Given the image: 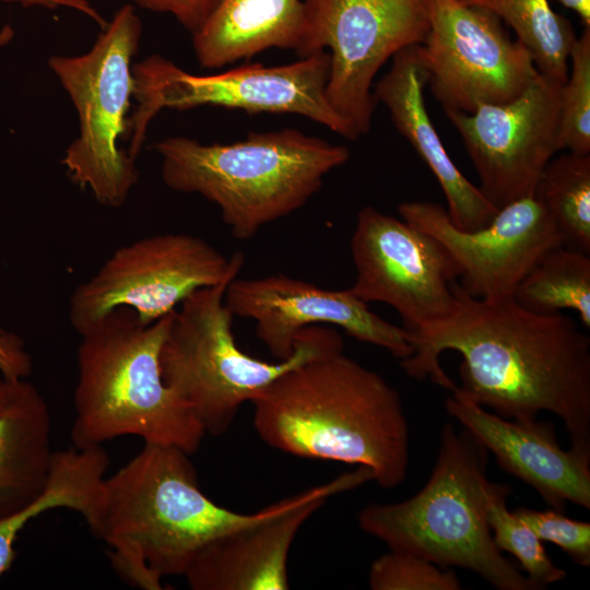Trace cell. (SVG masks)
Returning a JSON list of instances; mask_svg holds the SVG:
<instances>
[{
    "instance_id": "obj_1",
    "label": "cell",
    "mask_w": 590,
    "mask_h": 590,
    "mask_svg": "<svg viewBox=\"0 0 590 590\" xmlns=\"http://www.w3.org/2000/svg\"><path fill=\"white\" fill-rule=\"evenodd\" d=\"M457 296L447 320L412 334L414 353L401 361L406 375L451 391L457 385L439 357L456 351L460 388L476 403L519 422L551 412L570 447L590 456V337L562 312H532L514 298H474L459 283Z\"/></svg>"
},
{
    "instance_id": "obj_2",
    "label": "cell",
    "mask_w": 590,
    "mask_h": 590,
    "mask_svg": "<svg viewBox=\"0 0 590 590\" xmlns=\"http://www.w3.org/2000/svg\"><path fill=\"white\" fill-rule=\"evenodd\" d=\"M250 402L255 429L268 446L368 467L387 489L404 482L410 433L400 393L343 352L288 369Z\"/></svg>"
},
{
    "instance_id": "obj_3",
    "label": "cell",
    "mask_w": 590,
    "mask_h": 590,
    "mask_svg": "<svg viewBox=\"0 0 590 590\" xmlns=\"http://www.w3.org/2000/svg\"><path fill=\"white\" fill-rule=\"evenodd\" d=\"M189 456L176 447L144 444L105 479L93 534L108 545L117 574L141 589L161 590L162 579L184 575L205 543L276 507L239 514L216 505L201 491Z\"/></svg>"
},
{
    "instance_id": "obj_4",
    "label": "cell",
    "mask_w": 590,
    "mask_h": 590,
    "mask_svg": "<svg viewBox=\"0 0 590 590\" xmlns=\"http://www.w3.org/2000/svg\"><path fill=\"white\" fill-rule=\"evenodd\" d=\"M154 150L165 185L216 204L232 236L243 240L304 206L350 158L346 146L293 128L251 132L234 143L170 137Z\"/></svg>"
},
{
    "instance_id": "obj_5",
    "label": "cell",
    "mask_w": 590,
    "mask_h": 590,
    "mask_svg": "<svg viewBox=\"0 0 590 590\" xmlns=\"http://www.w3.org/2000/svg\"><path fill=\"white\" fill-rule=\"evenodd\" d=\"M173 311L143 324L133 310L118 307L81 334L71 428L75 448L137 436L188 455L199 449L205 432L165 385L160 368Z\"/></svg>"
},
{
    "instance_id": "obj_6",
    "label": "cell",
    "mask_w": 590,
    "mask_h": 590,
    "mask_svg": "<svg viewBox=\"0 0 590 590\" xmlns=\"http://www.w3.org/2000/svg\"><path fill=\"white\" fill-rule=\"evenodd\" d=\"M487 451L465 429L441 430L432 474L400 503L369 504L359 528L390 551L476 573L498 590H538L496 547L486 519Z\"/></svg>"
},
{
    "instance_id": "obj_7",
    "label": "cell",
    "mask_w": 590,
    "mask_h": 590,
    "mask_svg": "<svg viewBox=\"0 0 590 590\" xmlns=\"http://www.w3.org/2000/svg\"><path fill=\"white\" fill-rule=\"evenodd\" d=\"M229 283L203 287L186 297L172 314L160 352L165 385L212 436L226 433L243 403L288 369L343 352L338 331L310 326L298 333L286 359L270 363L246 354L236 344L234 315L225 303Z\"/></svg>"
},
{
    "instance_id": "obj_8",
    "label": "cell",
    "mask_w": 590,
    "mask_h": 590,
    "mask_svg": "<svg viewBox=\"0 0 590 590\" xmlns=\"http://www.w3.org/2000/svg\"><path fill=\"white\" fill-rule=\"evenodd\" d=\"M141 21L126 4L81 56H52L48 66L69 94L79 116V137L61 161L81 188L105 206L119 208L137 184L139 172L119 139L128 128L133 96L132 58L138 51Z\"/></svg>"
},
{
    "instance_id": "obj_9",
    "label": "cell",
    "mask_w": 590,
    "mask_h": 590,
    "mask_svg": "<svg viewBox=\"0 0 590 590\" xmlns=\"http://www.w3.org/2000/svg\"><path fill=\"white\" fill-rule=\"evenodd\" d=\"M329 69L330 56L326 50L288 64L249 63L212 75L188 73L164 57L150 56L132 66L138 105L128 120V153L137 158L148 125L161 109L185 110L204 105L250 114H296L355 140V130L327 98Z\"/></svg>"
},
{
    "instance_id": "obj_10",
    "label": "cell",
    "mask_w": 590,
    "mask_h": 590,
    "mask_svg": "<svg viewBox=\"0 0 590 590\" xmlns=\"http://www.w3.org/2000/svg\"><path fill=\"white\" fill-rule=\"evenodd\" d=\"M243 252L224 256L206 240L187 233H164L127 244L79 284L69 320L81 335L118 307L151 324L176 309L191 293L232 282L244 267Z\"/></svg>"
},
{
    "instance_id": "obj_11",
    "label": "cell",
    "mask_w": 590,
    "mask_h": 590,
    "mask_svg": "<svg viewBox=\"0 0 590 590\" xmlns=\"http://www.w3.org/2000/svg\"><path fill=\"white\" fill-rule=\"evenodd\" d=\"M428 0H304L305 30L296 54L330 51L326 87L332 108L367 134L376 107L374 79L403 48L424 42Z\"/></svg>"
},
{
    "instance_id": "obj_12",
    "label": "cell",
    "mask_w": 590,
    "mask_h": 590,
    "mask_svg": "<svg viewBox=\"0 0 590 590\" xmlns=\"http://www.w3.org/2000/svg\"><path fill=\"white\" fill-rule=\"evenodd\" d=\"M427 14L428 33L414 50L445 111L508 103L538 78L529 51L492 12L459 0H428Z\"/></svg>"
},
{
    "instance_id": "obj_13",
    "label": "cell",
    "mask_w": 590,
    "mask_h": 590,
    "mask_svg": "<svg viewBox=\"0 0 590 590\" xmlns=\"http://www.w3.org/2000/svg\"><path fill=\"white\" fill-rule=\"evenodd\" d=\"M350 247L356 276L347 290L366 304L392 307L411 334L453 314L457 272L432 235L367 205L357 214Z\"/></svg>"
},
{
    "instance_id": "obj_14",
    "label": "cell",
    "mask_w": 590,
    "mask_h": 590,
    "mask_svg": "<svg viewBox=\"0 0 590 590\" xmlns=\"http://www.w3.org/2000/svg\"><path fill=\"white\" fill-rule=\"evenodd\" d=\"M559 84L539 73L518 97L479 105L473 113L447 110L480 179L497 209L534 194L546 165L563 150Z\"/></svg>"
},
{
    "instance_id": "obj_15",
    "label": "cell",
    "mask_w": 590,
    "mask_h": 590,
    "mask_svg": "<svg viewBox=\"0 0 590 590\" xmlns=\"http://www.w3.org/2000/svg\"><path fill=\"white\" fill-rule=\"evenodd\" d=\"M398 212L402 220L442 245L458 283L479 299L512 298L516 286L536 260L562 246L550 214L535 194L498 209L487 225L471 232L456 227L438 203L403 202Z\"/></svg>"
},
{
    "instance_id": "obj_16",
    "label": "cell",
    "mask_w": 590,
    "mask_h": 590,
    "mask_svg": "<svg viewBox=\"0 0 590 590\" xmlns=\"http://www.w3.org/2000/svg\"><path fill=\"white\" fill-rule=\"evenodd\" d=\"M225 303L234 316L255 321L258 339L278 361L293 354L303 329L318 323L339 327L401 361L414 353L410 331L376 315L347 288L326 290L285 274L236 278L227 285Z\"/></svg>"
},
{
    "instance_id": "obj_17",
    "label": "cell",
    "mask_w": 590,
    "mask_h": 590,
    "mask_svg": "<svg viewBox=\"0 0 590 590\" xmlns=\"http://www.w3.org/2000/svg\"><path fill=\"white\" fill-rule=\"evenodd\" d=\"M374 481L365 465L276 503L267 517L205 543L184 573L193 590H285L288 554L300 528L331 496Z\"/></svg>"
},
{
    "instance_id": "obj_18",
    "label": "cell",
    "mask_w": 590,
    "mask_h": 590,
    "mask_svg": "<svg viewBox=\"0 0 590 590\" xmlns=\"http://www.w3.org/2000/svg\"><path fill=\"white\" fill-rule=\"evenodd\" d=\"M445 409L503 470L533 487L552 509L564 512L567 503L590 509V456L564 450L551 423L504 418L458 386Z\"/></svg>"
},
{
    "instance_id": "obj_19",
    "label": "cell",
    "mask_w": 590,
    "mask_h": 590,
    "mask_svg": "<svg viewBox=\"0 0 590 590\" xmlns=\"http://www.w3.org/2000/svg\"><path fill=\"white\" fill-rule=\"evenodd\" d=\"M425 73L414 46L392 57L388 72L374 86L397 130L409 141L434 174L447 200V212L456 227L471 232L487 225L498 209L473 185L448 155L424 101Z\"/></svg>"
},
{
    "instance_id": "obj_20",
    "label": "cell",
    "mask_w": 590,
    "mask_h": 590,
    "mask_svg": "<svg viewBox=\"0 0 590 590\" xmlns=\"http://www.w3.org/2000/svg\"><path fill=\"white\" fill-rule=\"evenodd\" d=\"M51 415L37 388L0 376V518L44 489L54 457Z\"/></svg>"
},
{
    "instance_id": "obj_21",
    "label": "cell",
    "mask_w": 590,
    "mask_h": 590,
    "mask_svg": "<svg viewBox=\"0 0 590 590\" xmlns=\"http://www.w3.org/2000/svg\"><path fill=\"white\" fill-rule=\"evenodd\" d=\"M304 30V0H221L192 44L201 67L214 69L271 48L296 52Z\"/></svg>"
},
{
    "instance_id": "obj_22",
    "label": "cell",
    "mask_w": 590,
    "mask_h": 590,
    "mask_svg": "<svg viewBox=\"0 0 590 590\" xmlns=\"http://www.w3.org/2000/svg\"><path fill=\"white\" fill-rule=\"evenodd\" d=\"M109 457L101 447L70 448L54 452L43 492L15 512L0 518V577L11 567L13 544L28 521L54 508L78 511L93 533L97 527Z\"/></svg>"
},
{
    "instance_id": "obj_23",
    "label": "cell",
    "mask_w": 590,
    "mask_h": 590,
    "mask_svg": "<svg viewBox=\"0 0 590 590\" xmlns=\"http://www.w3.org/2000/svg\"><path fill=\"white\" fill-rule=\"evenodd\" d=\"M485 9L507 23L531 55L540 74L564 84L577 40L569 20L556 13L547 0H459Z\"/></svg>"
},
{
    "instance_id": "obj_24",
    "label": "cell",
    "mask_w": 590,
    "mask_h": 590,
    "mask_svg": "<svg viewBox=\"0 0 590 590\" xmlns=\"http://www.w3.org/2000/svg\"><path fill=\"white\" fill-rule=\"evenodd\" d=\"M514 300L541 315L574 310L590 328V257L564 246L544 252L515 288Z\"/></svg>"
},
{
    "instance_id": "obj_25",
    "label": "cell",
    "mask_w": 590,
    "mask_h": 590,
    "mask_svg": "<svg viewBox=\"0 0 590 590\" xmlns=\"http://www.w3.org/2000/svg\"><path fill=\"white\" fill-rule=\"evenodd\" d=\"M534 194L550 214L562 246L590 255V154L553 157Z\"/></svg>"
},
{
    "instance_id": "obj_26",
    "label": "cell",
    "mask_w": 590,
    "mask_h": 590,
    "mask_svg": "<svg viewBox=\"0 0 590 590\" xmlns=\"http://www.w3.org/2000/svg\"><path fill=\"white\" fill-rule=\"evenodd\" d=\"M511 491L508 484L488 482L487 485L486 519L496 547L514 555L539 589L563 580L566 571L552 562L542 541L508 509Z\"/></svg>"
},
{
    "instance_id": "obj_27",
    "label": "cell",
    "mask_w": 590,
    "mask_h": 590,
    "mask_svg": "<svg viewBox=\"0 0 590 590\" xmlns=\"http://www.w3.org/2000/svg\"><path fill=\"white\" fill-rule=\"evenodd\" d=\"M569 60L570 73L560 86L559 98L562 148L590 154V27H583Z\"/></svg>"
},
{
    "instance_id": "obj_28",
    "label": "cell",
    "mask_w": 590,
    "mask_h": 590,
    "mask_svg": "<svg viewBox=\"0 0 590 590\" xmlns=\"http://www.w3.org/2000/svg\"><path fill=\"white\" fill-rule=\"evenodd\" d=\"M368 585L371 590L462 589L453 570L398 551H390L371 563Z\"/></svg>"
},
{
    "instance_id": "obj_29",
    "label": "cell",
    "mask_w": 590,
    "mask_h": 590,
    "mask_svg": "<svg viewBox=\"0 0 590 590\" xmlns=\"http://www.w3.org/2000/svg\"><path fill=\"white\" fill-rule=\"evenodd\" d=\"M541 541L551 542L570 559L590 566V523L573 520L555 509L534 510L519 507L514 511Z\"/></svg>"
},
{
    "instance_id": "obj_30",
    "label": "cell",
    "mask_w": 590,
    "mask_h": 590,
    "mask_svg": "<svg viewBox=\"0 0 590 590\" xmlns=\"http://www.w3.org/2000/svg\"><path fill=\"white\" fill-rule=\"evenodd\" d=\"M141 8L170 13L192 35L198 32L216 10L221 0H133Z\"/></svg>"
},
{
    "instance_id": "obj_31",
    "label": "cell",
    "mask_w": 590,
    "mask_h": 590,
    "mask_svg": "<svg viewBox=\"0 0 590 590\" xmlns=\"http://www.w3.org/2000/svg\"><path fill=\"white\" fill-rule=\"evenodd\" d=\"M32 358L22 339L0 328V373L9 378H25L32 371Z\"/></svg>"
},
{
    "instance_id": "obj_32",
    "label": "cell",
    "mask_w": 590,
    "mask_h": 590,
    "mask_svg": "<svg viewBox=\"0 0 590 590\" xmlns=\"http://www.w3.org/2000/svg\"><path fill=\"white\" fill-rule=\"evenodd\" d=\"M562 5L576 12L583 25L590 27V0H558Z\"/></svg>"
},
{
    "instance_id": "obj_33",
    "label": "cell",
    "mask_w": 590,
    "mask_h": 590,
    "mask_svg": "<svg viewBox=\"0 0 590 590\" xmlns=\"http://www.w3.org/2000/svg\"><path fill=\"white\" fill-rule=\"evenodd\" d=\"M2 1L17 2L24 7L40 5V7H45L49 9H55L58 7H67V8L75 9L82 12L81 8L76 3L70 0H2Z\"/></svg>"
},
{
    "instance_id": "obj_34",
    "label": "cell",
    "mask_w": 590,
    "mask_h": 590,
    "mask_svg": "<svg viewBox=\"0 0 590 590\" xmlns=\"http://www.w3.org/2000/svg\"><path fill=\"white\" fill-rule=\"evenodd\" d=\"M70 1L76 3L81 8L82 13H85L90 17L95 20L101 25L102 30H104L107 26V23L105 22V20L99 15V13H97L91 7V4H90V2L87 0H70Z\"/></svg>"
},
{
    "instance_id": "obj_35",
    "label": "cell",
    "mask_w": 590,
    "mask_h": 590,
    "mask_svg": "<svg viewBox=\"0 0 590 590\" xmlns=\"http://www.w3.org/2000/svg\"><path fill=\"white\" fill-rule=\"evenodd\" d=\"M13 37V30L7 25L0 32V46L8 44Z\"/></svg>"
}]
</instances>
